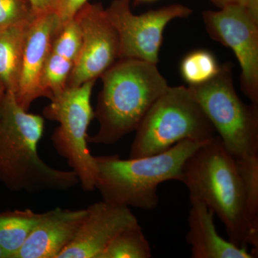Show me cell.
<instances>
[{
    "mask_svg": "<svg viewBox=\"0 0 258 258\" xmlns=\"http://www.w3.org/2000/svg\"><path fill=\"white\" fill-rule=\"evenodd\" d=\"M180 181L189 190V199L200 200L220 219L231 242L247 249L252 246L257 257L258 233L249 222L240 173L218 136L186 159Z\"/></svg>",
    "mask_w": 258,
    "mask_h": 258,
    "instance_id": "obj_1",
    "label": "cell"
},
{
    "mask_svg": "<svg viewBox=\"0 0 258 258\" xmlns=\"http://www.w3.org/2000/svg\"><path fill=\"white\" fill-rule=\"evenodd\" d=\"M44 123L41 115L24 110L7 91L0 113V181L12 191H66L80 184L74 171L51 167L39 155Z\"/></svg>",
    "mask_w": 258,
    "mask_h": 258,
    "instance_id": "obj_2",
    "label": "cell"
},
{
    "mask_svg": "<svg viewBox=\"0 0 258 258\" xmlns=\"http://www.w3.org/2000/svg\"><path fill=\"white\" fill-rule=\"evenodd\" d=\"M94 118L98 132L88 143L111 145L137 130L149 108L169 88L157 64L119 59L101 76Z\"/></svg>",
    "mask_w": 258,
    "mask_h": 258,
    "instance_id": "obj_3",
    "label": "cell"
},
{
    "mask_svg": "<svg viewBox=\"0 0 258 258\" xmlns=\"http://www.w3.org/2000/svg\"><path fill=\"white\" fill-rule=\"evenodd\" d=\"M206 142L184 140L161 154L128 159L118 155L95 157L96 189L107 203L155 210L159 203V185L171 180L180 181L185 161Z\"/></svg>",
    "mask_w": 258,
    "mask_h": 258,
    "instance_id": "obj_4",
    "label": "cell"
},
{
    "mask_svg": "<svg viewBox=\"0 0 258 258\" xmlns=\"http://www.w3.org/2000/svg\"><path fill=\"white\" fill-rule=\"evenodd\" d=\"M136 132L130 158L155 155L184 140L208 142L216 131L189 88L169 86L154 102Z\"/></svg>",
    "mask_w": 258,
    "mask_h": 258,
    "instance_id": "obj_5",
    "label": "cell"
},
{
    "mask_svg": "<svg viewBox=\"0 0 258 258\" xmlns=\"http://www.w3.org/2000/svg\"><path fill=\"white\" fill-rule=\"evenodd\" d=\"M188 88L235 160L258 157V105L237 95L232 64H221L208 82Z\"/></svg>",
    "mask_w": 258,
    "mask_h": 258,
    "instance_id": "obj_6",
    "label": "cell"
},
{
    "mask_svg": "<svg viewBox=\"0 0 258 258\" xmlns=\"http://www.w3.org/2000/svg\"><path fill=\"white\" fill-rule=\"evenodd\" d=\"M96 81H90L76 88H68L51 100L45 107V118L58 122L52 134L55 150L68 161L79 177L81 187L86 191L96 189L98 169L95 157L88 147V130L94 111L91 97Z\"/></svg>",
    "mask_w": 258,
    "mask_h": 258,
    "instance_id": "obj_7",
    "label": "cell"
},
{
    "mask_svg": "<svg viewBox=\"0 0 258 258\" xmlns=\"http://www.w3.org/2000/svg\"><path fill=\"white\" fill-rule=\"evenodd\" d=\"M131 0H113L106 12L118 32L119 59H137L157 64L159 51L168 24L192 14L189 7L173 4L134 15Z\"/></svg>",
    "mask_w": 258,
    "mask_h": 258,
    "instance_id": "obj_8",
    "label": "cell"
},
{
    "mask_svg": "<svg viewBox=\"0 0 258 258\" xmlns=\"http://www.w3.org/2000/svg\"><path fill=\"white\" fill-rule=\"evenodd\" d=\"M203 20L210 37L233 51L241 67V90L258 105V15L230 5L204 11Z\"/></svg>",
    "mask_w": 258,
    "mask_h": 258,
    "instance_id": "obj_9",
    "label": "cell"
},
{
    "mask_svg": "<svg viewBox=\"0 0 258 258\" xmlns=\"http://www.w3.org/2000/svg\"><path fill=\"white\" fill-rule=\"evenodd\" d=\"M74 18L81 30L82 43L66 88L96 81L119 60L118 32L101 3H86Z\"/></svg>",
    "mask_w": 258,
    "mask_h": 258,
    "instance_id": "obj_10",
    "label": "cell"
},
{
    "mask_svg": "<svg viewBox=\"0 0 258 258\" xmlns=\"http://www.w3.org/2000/svg\"><path fill=\"white\" fill-rule=\"evenodd\" d=\"M86 209L76 237L57 258H98L120 232L139 222L128 207L103 200Z\"/></svg>",
    "mask_w": 258,
    "mask_h": 258,
    "instance_id": "obj_11",
    "label": "cell"
},
{
    "mask_svg": "<svg viewBox=\"0 0 258 258\" xmlns=\"http://www.w3.org/2000/svg\"><path fill=\"white\" fill-rule=\"evenodd\" d=\"M62 23L55 12L38 15L29 25L24 42L18 88L19 106L25 111L41 97L40 82L56 30Z\"/></svg>",
    "mask_w": 258,
    "mask_h": 258,
    "instance_id": "obj_12",
    "label": "cell"
},
{
    "mask_svg": "<svg viewBox=\"0 0 258 258\" xmlns=\"http://www.w3.org/2000/svg\"><path fill=\"white\" fill-rule=\"evenodd\" d=\"M87 213V209L57 208L42 213L14 258H57L74 240Z\"/></svg>",
    "mask_w": 258,
    "mask_h": 258,
    "instance_id": "obj_13",
    "label": "cell"
},
{
    "mask_svg": "<svg viewBox=\"0 0 258 258\" xmlns=\"http://www.w3.org/2000/svg\"><path fill=\"white\" fill-rule=\"evenodd\" d=\"M81 43V30L74 18L60 24L42 72L41 97L52 100L66 89L70 75L79 60Z\"/></svg>",
    "mask_w": 258,
    "mask_h": 258,
    "instance_id": "obj_14",
    "label": "cell"
},
{
    "mask_svg": "<svg viewBox=\"0 0 258 258\" xmlns=\"http://www.w3.org/2000/svg\"><path fill=\"white\" fill-rule=\"evenodd\" d=\"M190 208L186 241L193 258H253L247 248L225 240L217 232L215 213L203 203L189 199Z\"/></svg>",
    "mask_w": 258,
    "mask_h": 258,
    "instance_id": "obj_15",
    "label": "cell"
},
{
    "mask_svg": "<svg viewBox=\"0 0 258 258\" xmlns=\"http://www.w3.org/2000/svg\"><path fill=\"white\" fill-rule=\"evenodd\" d=\"M29 25L0 30V81L7 91L14 95L18 88L24 42Z\"/></svg>",
    "mask_w": 258,
    "mask_h": 258,
    "instance_id": "obj_16",
    "label": "cell"
},
{
    "mask_svg": "<svg viewBox=\"0 0 258 258\" xmlns=\"http://www.w3.org/2000/svg\"><path fill=\"white\" fill-rule=\"evenodd\" d=\"M41 217L29 209L0 213V247L7 258H14Z\"/></svg>",
    "mask_w": 258,
    "mask_h": 258,
    "instance_id": "obj_17",
    "label": "cell"
},
{
    "mask_svg": "<svg viewBox=\"0 0 258 258\" xmlns=\"http://www.w3.org/2000/svg\"><path fill=\"white\" fill-rule=\"evenodd\" d=\"M152 248L138 223L120 232L98 258H150Z\"/></svg>",
    "mask_w": 258,
    "mask_h": 258,
    "instance_id": "obj_18",
    "label": "cell"
},
{
    "mask_svg": "<svg viewBox=\"0 0 258 258\" xmlns=\"http://www.w3.org/2000/svg\"><path fill=\"white\" fill-rule=\"evenodd\" d=\"M220 69L215 56L206 50L189 52L180 63V74L189 86L208 82L217 76Z\"/></svg>",
    "mask_w": 258,
    "mask_h": 258,
    "instance_id": "obj_19",
    "label": "cell"
},
{
    "mask_svg": "<svg viewBox=\"0 0 258 258\" xmlns=\"http://www.w3.org/2000/svg\"><path fill=\"white\" fill-rule=\"evenodd\" d=\"M235 161L243 184L249 222L258 233V157Z\"/></svg>",
    "mask_w": 258,
    "mask_h": 258,
    "instance_id": "obj_20",
    "label": "cell"
},
{
    "mask_svg": "<svg viewBox=\"0 0 258 258\" xmlns=\"http://www.w3.org/2000/svg\"><path fill=\"white\" fill-rule=\"evenodd\" d=\"M35 17L30 0H0V30L28 25Z\"/></svg>",
    "mask_w": 258,
    "mask_h": 258,
    "instance_id": "obj_21",
    "label": "cell"
},
{
    "mask_svg": "<svg viewBox=\"0 0 258 258\" xmlns=\"http://www.w3.org/2000/svg\"><path fill=\"white\" fill-rule=\"evenodd\" d=\"M88 0H56V14L62 23L74 18Z\"/></svg>",
    "mask_w": 258,
    "mask_h": 258,
    "instance_id": "obj_22",
    "label": "cell"
},
{
    "mask_svg": "<svg viewBox=\"0 0 258 258\" xmlns=\"http://www.w3.org/2000/svg\"><path fill=\"white\" fill-rule=\"evenodd\" d=\"M219 8L230 5H240L250 10L254 15H258V0H209Z\"/></svg>",
    "mask_w": 258,
    "mask_h": 258,
    "instance_id": "obj_23",
    "label": "cell"
},
{
    "mask_svg": "<svg viewBox=\"0 0 258 258\" xmlns=\"http://www.w3.org/2000/svg\"><path fill=\"white\" fill-rule=\"evenodd\" d=\"M30 2L35 16L51 12L56 13V0H30Z\"/></svg>",
    "mask_w": 258,
    "mask_h": 258,
    "instance_id": "obj_24",
    "label": "cell"
},
{
    "mask_svg": "<svg viewBox=\"0 0 258 258\" xmlns=\"http://www.w3.org/2000/svg\"><path fill=\"white\" fill-rule=\"evenodd\" d=\"M6 88H5L3 83L0 81V113H1L2 109H3V104H4L5 97H6Z\"/></svg>",
    "mask_w": 258,
    "mask_h": 258,
    "instance_id": "obj_25",
    "label": "cell"
},
{
    "mask_svg": "<svg viewBox=\"0 0 258 258\" xmlns=\"http://www.w3.org/2000/svg\"><path fill=\"white\" fill-rule=\"evenodd\" d=\"M137 3H153V2L157 1V0H136Z\"/></svg>",
    "mask_w": 258,
    "mask_h": 258,
    "instance_id": "obj_26",
    "label": "cell"
},
{
    "mask_svg": "<svg viewBox=\"0 0 258 258\" xmlns=\"http://www.w3.org/2000/svg\"><path fill=\"white\" fill-rule=\"evenodd\" d=\"M0 258H7L6 254L5 253L3 249L0 247Z\"/></svg>",
    "mask_w": 258,
    "mask_h": 258,
    "instance_id": "obj_27",
    "label": "cell"
}]
</instances>
